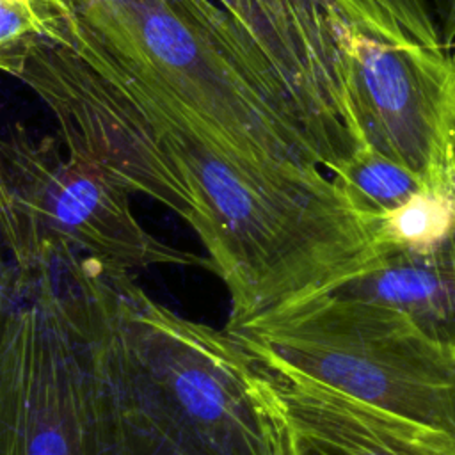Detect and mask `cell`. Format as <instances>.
<instances>
[{"label":"cell","instance_id":"6da1fadb","mask_svg":"<svg viewBox=\"0 0 455 455\" xmlns=\"http://www.w3.org/2000/svg\"><path fill=\"white\" fill-rule=\"evenodd\" d=\"M0 455H133L112 284L94 259L11 267L0 329Z\"/></svg>","mask_w":455,"mask_h":455},{"label":"cell","instance_id":"7a4b0ae2","mask_svg":"<svg viewBox=\"0 0 455 455\" xmlns=\"http://www.w3.org/2000/svg\"><path fill=\"white\" fill-rule=\"evenodd\" d=\"M80 20L164 114L204 144L322 167L291 98L215 0H75Z\"/></svg>","mask_w":455,"mask_h":455},{"label":"cell","instance_id":"3957f363","mask_svg":"<svg viewBox=\"0 0 455 455\" xmlns=\"http://www.w3.org/2000/svg\"><path fill=\"white\" fill-rule=\"evenodd\" d=\"M130 400L199 455H283L261 375L224 331L185 320L108 268Z\"/></svg>","mask_w":455,"mask_h":455},{"label":"cell","instance_id":"277c9868","mask_svg":"<svg viewBox=\"0 0 455 455\" xmlns=\"http://www.w3.org/2000/svg\"><path fill=\"white\" fill-rule=\"evenodd\" d=\"M18 80L52 112L69 155L199 228L197 201L167 146L156 105L82 20L64 43L37 48Z\"/></svg>","mask_w":455,"mask_h":455},{"label":"cell","instance_id":"5b68a950","mask_svg":"<svg viewBox=\"0 0 455 455\" xmlns=\"http://www.w3.org/2000/svg\"><path fill=\"white\" fill-rule=\"evenodd\" d=\"M0 240L12 265L66 249L123 272L160 263L213 272L210 258L148 233L123 187L21 123L0 135Z\"/></svg>","mask_w":455,"mask_h":455},{"label":"cell","instance_id":"8992f818","mask_svg":"<svg viewBox=\"0 0 455 455\" xmlns=\"http://www.w3.org/2000/svg\"><path fill=\"white\" fill-rule=\"evenodd\" d=\"M226 332L249 357L455 437V363L434 348L302 316H272Z\"/></svg>","mask_w":455,"mask_h":455},{"label":"cell","instance_id":"52a82bcc","mask_svg":"<svg viewBox=\"0 0 455 455\" xmlns=\"http://www.w3.org/2000/svg\"><path fill=\"white\" fill-rule=\"evenodd\" d=\"M354 103L366 146L432 192L455 187V53L348 30Z\"/></svg>","mask_w":455,"mask_h":455},{"label":"cell","instance_id":"ba28073f","mask_svg":"<svg viewBox=\"0 0 455 455\" xmlns=\"http://www.w3.org/2000/svg\"><path fill=\"white\" fill-rule=\"evenodd\" d=\"M258 44L291 98L322 167L339 174L364 146L348 25L327 0H215Z\"/></svg>","mask_w":455,"mask_h":455},{"label":"cell","instance_id":"9c48e42d","mask_svg":"<svg viewBox=\"0 0 455 455\" xmlns=\"http://www.w3.org/2000/svg\"><path fill=\"white\" fill-rule=\"evenodd\" d=\"M306 300L359 331L421 343L455 363V229L423 249L382 243L363 270Z\"/></svg>","mask_w":455,"mask_h":455},{"label":"cell","instance_id":"30bf717a","mask_svg":"<svg viewBox=\"0 0 455 455\" xmlns=\"http://www.w3.org/2000/svg\"><path fill=\"white\" fill-rule=\"evenodd\" d=\"M249 359L261 375L283 455H455V437L439 428L274 361Z\"/></svg>","mask_w":455,"mask_h":455},{"label":"cell","instance_id":"8fae6325","mask_svg":"<svg viewBox=\"0 0 455 455\" xmlns=\"http://www.w3.org/2000/svg\"><path fill=\"white\" fill-rule=\"evenodd\" d=\"M75 0H0V73L18 78L43 44H60L78 23Z\"/></svg>","mask_w":455,"mask_h":455},{"label":"cell","instance_id":"7c38bea8","mask_svg":"<svg viewBox=\"0 0 455 455\" xmlns=\"http://www.w3.org/2000/svg\"><path fill=\"white\" fill-rule=\"evenodd\" d=\"M332 180L343 190L348 203L363 217L377 224L414 194L428 190L407 169L379 155L366 144Z\"/></svg>","mask_w":455,"mask_h":455},{"label":"cell","instance_id":"4fadbf2b","mask_svg":"<svg viewBox=\"0 0 455 455\" xmlns=\"http://www.w3.org/2000/svg\"><path fill=\"white\" fill-rule=\"evenodd\" d=\"M350 30L384 43L443 44L425 0H327Z\"/></svg>","mask_w":455,"mask_h":455},{"label":"cell","instance_id":"5bb4252c","mask_svg":"<svg viewBox=\"0 0 455 455\" xmlns=\"http://www.w3.org/2000/svg\"><path fill=\"white\" fill-rule=\"evenodd\" d=\"M455 229V199L448 194L423 190L391 210L380 220V243L412 249L430 247Z\"/></svg>","mask_w":455,"mask_h":455},{"label":"cell","instance_id":"9a60e30c","mask_svg":"<svg viewBox=\"0 0 455 455\" xmlns=\"http://www.w3.org/2000/svg\"><path fill=\"white\" fill-rule=\"evenodd\" d=\"M123 402L133 455H199L188 444L164 428L158 421H155L149 414L139 409L126 395L124 386Z\"/></svg>","mask_w":455,"mask_h":455},{"label":"cell","instance_id":"2e32d148","mask_svg":"<svg viewBox=\"0 0 455 455\" xmlns=\"http://www.w3.org/2000/svg\"><path fill=\"white\" fill-rule=\"evenodd\" d=\"M444 48L455 50V0H425Z\"/></svg>","mask_w":455,"mask_h":455},{"label":"cell","instance_id":"e0dca14e","mask_svg":"<svg viewBox=\"0 0 455 455\" xmlns=\"http://www.w3.org/2000/svg\"><path fill=\"white\" fill-rule=\"evenodd\" d=\"M11 302V267L9 261H5L4 245L0 240V329L7 313Z\"/></svg>","mask_w":455,"mask_h":455}]
</instances>
